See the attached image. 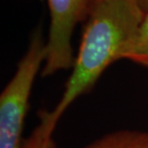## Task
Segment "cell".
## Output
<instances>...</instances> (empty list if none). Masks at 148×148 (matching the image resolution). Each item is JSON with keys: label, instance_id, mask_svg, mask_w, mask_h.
<instances>
[{"label": "cell", "instance_id": "obj_1", "mask_svg": "<svg viewBox=\"0 0 148 148\" xmlns=\"http://www.w3.org/2000/svg\"><path fill=\"white\" fill-rule=\"evenodd\" d=\"M145 12L138 0H95L90 11L72 72L56 107L50 111L59 122L77 98L90 90L102 73L119 59L123 46L140 25Z\"/></svg>", "mask_w": 148, "mask_h": 148}, {"label": "cell", "instance_id": "obj_2", "mask_svg": "<svg viewBox=\"0 0 148 148\" xmlns=\"http://www.w3.org/2000/svg\"><path fill=\"white\" fill-rule=\"evenodd\" d=\"M46 43L40 34L32 40L27 52L0 95V148H22V131L29 98L36 76L45 62Z\"/></svg>", "mask_w": 148, "mask_h": 148}, {"label": "cell", "instance_id": "obj_3", "mask_svg": "<svg viewBox=\"0 0 148 148\" xmlns=\"http://www.w3.org/2000/svg\"><path fill=\"white\" fill-rule=\"evenodd\" d=\"M95 0H48L50 27L46 42L47 54L41 75L50 76L55 72L73 66L71 36L75 25L83 18Z\"/></svg>", "mask_w": 148, "mask_h": 148}, {"label": "cell", "instance_id": "obj_4", "mask_svg": "<svg viewBox=\"0 0 148 148\" xmlns=\"http://www.w3.org/2000/svg\"><path fill=\"white\" fill-rule=\"evenodd\" d=\"M85 148H148V131L119 130L112 132Z\"/></svg>", "mask_w": 148, "mask_h": 148}, {"label": "cell", "instance_id": "obj_5", "mask_svg": "<svg viewBox=\"0 0 148 148\" xmlns=\"http://www.w3.org/2000/svg\"><path fill=\"white\" fill-rule=\"evenodd\" d=\"M123 59L148 69V13H145L138 30L123 46L118 60Z\"/></svg>", "mask_w": 148, "mask_h": 148}, {"label": "cell", "instance_id": "obj_6", "mask_svg": "<svg viewBox=\"0 0 148 148\" xmlns=\"http://www.w3.org/2000/svg\"><path fill=\"white\" fill-rule=\"evenodd\" d=\"M38 116L40 122L27 140H23L22 148H56L53 133L58 123L52 119L50 111L40 110Z\"/></svg>", "mask_w": 148, "mask_h": 148}, {"label": "cell", "instance_id": "obj_7", "mask_svg": "<svg viewBox=\"0 0 148 148\" xmlns=\"http://www.w3.org/2000/svg\"><path fill=\"white\" fill-rule=\"evenodd\" d=\"M141 5H148V0H138Z\"/></svg>", "mask_w": 148, "mask_h": 148}]
</instances>
